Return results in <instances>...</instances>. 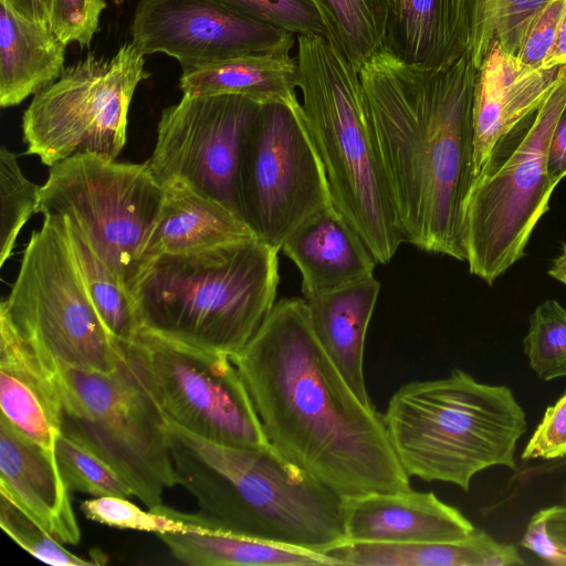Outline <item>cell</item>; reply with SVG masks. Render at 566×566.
<instances>
[{"instance_id": "34", "label": "cell", "mask_w": 566, "mask_h": 566, "mask_svg": "<svg viewBox=\"0 0 566 566\" xmlns=\"http://www.w3.org/2000/svg\"><path fill=\"white\" fill-rule=\"evenodd\" d=\"M41 187L22 172L17 156L2 146L0 149V266L12 254L17 238L38 212Z\"/></svg>"}, {"instance_id": "41", "label": "cell", "mask_w": 566, "mask_h": 566, "mask_svg": "<svg viewBox=\"0 0 566 566\" xmlns=\"http://www.w3.org/2000/svg\"><path fill=\"white\" fill-rule=\"evenodd\" d=\"M547 172L555 186L566 176V103L557 118L549 140Z\"/></svg>"}, {"instance_id": "13", "label": "cell", "mask_w": 566, "mask_h": 566, "mask_svg": "<svg viewBox=\"0 0 566 566\" xmlns=\"http://www.w3.org/2000/svg\"><path fill=\"white\" fill-rule=\"evenodd\" d=\"M122 346L169 421L220 444H271L231 356L146 329Z\"/></svg>"}, {"instance_id": "40", "label": "cell", "mask_w": 566, "mask_h": 566, "mask_svg": "<svg viewBox=\"0 0 566 566\" xmlns=\"http://www.w3.org/2000/svg\"><path fill=\"white\" fill-rule=\"evenodd\" d=\"M566 455V392L549 406L525 446L522 459L553 460Z\"/></svg>"}, {"instance_id": "12", "label": "cell", "mask_w": 566, "mask_h": 566, "mask_svg": "<svg viewBox=\"0 0 566 566\" xmlns=\"http://www.w3.org/2000/svg\"><path fill=\"white\" fill-rule=\"evenodd\" d=\"M238 190L244 222L279 250L303 220L333 205L298 101L261 104L242 140Z\"/></svg>"}, {"instance_id": "45", "label": "cell", "mask_w": 566, "mask_h": 566, "mask_svg": "<svg viewBox=\"0 0 566 566\" xmlns=\"http://www.w3.org/2000/svg\"><path fill=\"white\" fill-rule=\"evenodd\" d=\"M126 0H114V2L117 4V6H120L125 2Z\"/></svg>"}, {"instance_id": "36", "label": "cell", "mask_w": 566, "mask_h": 566, "mask_svg": "<svg viewBox=\"0 0 566 566\" xmlns=\"http://www.w3.org/2000/svg\"><path fill=\"white\" fill-rule=\"evenodd\" d=\"M235 12L294 35H323L326 30L311 0H218Z\"/></svg>"}, {"instance_id": "2", "label": "cell", "mask_w": 566, "mask_h": 566, "mask_svg": "<svg viewBox=\"0 0 566 566\" xmlns=\"http://www.w3.org/2000/svg\"><path fill=\"white\" fill-rule=\"evenodd\" d=\"M374 142L405 241L465 261L464 206L474 180L470 52L444 69L384 49L359 69Z\"/></svg>"}, {"instance_id": "26", "label": "cell", "mask_w": 566, "mask_h": 566, "mask_svg": "<svg viewBox=\"0 0 566 566\" xmlns=\"http://www.w3.org/2000/svg\"><path fill=\"white\" fill-rule=\"evenodd\" d=\"M291 51L251 53L182 72L185 95H241L259 103L296 102V57Z\"/></svg>"}, {"instance_id": "6", "label": "cell", "mask_w": 566, "mask_h": 566, "mask_svg": "<svg viewBox=\"0 0 566 566\" xmlns=\"http://www.w3.org/2000/svg\"><path fill=\"white\" fill-rule=\"evenodd\" d=\"M297 88L335 209L378 263L405 237L377 155L358 70L323 35L297 36Z\"/></svg>"}, {"instance_id": "19", "label": "cell", "mask_w": 566, "mask_h": 566, "mask_svg": "<svg viewBox=\"0 0 566 566\" xmlns=\"http://www.w3.org/2000/svg\"><path fill=\"white\" fill-rule=\"evenodd\" d=\"M54 450L34 442L0 417V495L62 544L76 545L81 531Z\"/></svg>"}, {"instance_id": "9", "label": "cell", "mask_w": 566, "mask_h": 566, "mask_svg": "<svg viewBox=\"0 0 566 566\" xmlns=\"http://www.w3.org/2000/svg\"><path fill=\"white\" fill-rule=\"evenodd\" d=\"M164 199L165 188L147 163L80 153L50 167L38 212L65 219L133 296L150 263L149 242Z\"/></svg>"}, {"instance_id": "37", "label": "cell", "mask_w": 566, "mask_h": 566, "mask_svg": "<svg viewBox=\"0 0 566 566\" xmlns=\"http://www.w3.org/2000/svg\"><path fill=\"white\" fill-rule=\"evenodd\" d=\"M520 544L546 564L566 566V505H553L536 512Z\"/></svg>"}, {"instance_id": "5", "label": "cell", "mask_w": 566, "mask_h": 566, "mask_svg": "<svg viewBox=\"0 0 566 566\" xmlns=\"http://www.w3.org/2000/svg\"><path fill=\"white\" fill-rule=\"evenodd\" d=\"M382 420L406 473L469 491L475 474L492 467L515 469L526 415L512 390L453 369L415 380L391 396Z\"/></svg>"}, {"instance_id": "14", "label": "cell", "mask_w": 566, "mask_h": 566, "mask_svg": "<svg viewBox=\"0 0 566 566\" xmlns=\"http://www.w3.org/2000/svg\"><path fill=\"white\" fill-rule=\"evenodd\" d=\"M261 104L241 95L184 94L158 122L156 145L146 161L156 181L163 187L182 181L242 219L240 151Z\"/></svg>"}, {"instance_id": "42", "label": "cell", "mask_w": 566, "mask_h": 566, "mask_svg": "<svg viewBox=\"0 0 566 566\" xmlns=\"http://www.w3.org/2000/svg\"><path fill=\"white\" fill-rule=\"evenodd\" d=\"M22 15L49 23L51 0H6Z\"/></svg>"}, {"instance_id": "28", "label": "cell", "mask_w": 566, "mask_h": 566, "mask_svg": "<svg viewBox=\"0 0 566 566\" xmlns=\"http://www.w3.org/2000/svg\"><path fill=\"white\" fill-rule=\"evenodd\" d=\"M326 39L358 70L384 49L389 0H311Z\"/></svg>"}, {"instance_id": "1", "label": "cell", "mask_w": 566, "mask_h": 566, "mask_svg": "<svg viewBox=\"0 0 566 566\" xmlns=\"http://www.w3.org/2000/svg\"><path fill=\"white\" fill-rule=\"evenodd\" d=\"M270 443L339 496L410 490L382 413L365 406L318 343L306 301L283 298L231 357Z\"/></svg>"}, {"instance_id": "17", "label": "cell", "mask_w": 566, "mask_h": 566, "mask_svg": "<svg viewBox=\"0 0 566 566\" xmlns=\"http://www.w3.org/2000/svg\"><path fill=\"white\" fill-rule=\"evenodd\" d=\"M566 73V66L534 69L492 42L476 69L473 124L474 177L497 139L538 108Z\"/></svg>"}, {"instance_id": "21", "label": "cell", "mask_w": 566, "mask_h": 566, "mask_svg": "<svg viewBox=\"0 0 566 566\" xmlns=\"http://www.w3.org/2000/svg\"><path fill=\"white\" fill-rule=\"evenodd\" d=\"M384 50L410 65H452L470 52L465 1L389 0Z\"/></svg>"}, {"instance_id": "38", "label": "cell", "mask_w": 566, "mask_h": 566, "mask_svg": "<svg viewBox=\"0 0 566 566\" xmlns=\"http://www.w3.org/2000/svg\"><path fill=\"white\" fill-rule=\"evenodd\" d=\"M106 6L104 0H51L49 25L65 45L88 46Z\"/></svg>"}, {"instance_id": "24", "label": "cell", "mask_w": 566, "mask_h": 566, "mask_svg": "<svg viewBox=\"0 0 566 566\" xmlns=\"http://www.w3.org/2000/svg\"><path fill=\"white\" fill-rule=\"evenodd\" d=\"M335 565L355 566H521L517 548L480 528L449 542H343L324 552Z\"/></svg>"}, {"instance_id": "15", "label": "cell", "mask_w": 566, "mask_h": 566, "mask_svg": "<svg viewBox=\"0 0 566 566\" xmlns=\"http://www.w3.org/2000/svg\"><path fill=\"white\" fill-rule=\"evenodd\" d=\"M130 33L144 55L172 56L182 72L244 54L291 51L294 44V34L218 0H139Z\"/></svg>"}, {"instance_id": "22", "label": "cell", "mask_w": 566, "mask_h": 566, "mask_svg": "<svg viewBox=\"0 0 566 566\" xmlns=\"http://www.w3.org/2000/svg\"><path fill=\"white\" fill-rule=\"evenodd\" d=\"M375 276L306 298L310 322L322 348L345 381L368 407L364 349L368 325L378 298Z\"/></svg>"}, {"instance_id": "30", "label": "cell", "mask_w": 566, "mask_h": 566, "mask_svg": "<svg viewBox=\"0 0 566 566\" xmlns=\"http://www.w3.org/2000/svg\"><path fill=\"white\" fill-rule=\"evenodd\" d=\"M470 54L478 69L492 42L516 56L535 17L552 0H464Z\"/></svg>"}, {"instance_id": "27", "label": "cell", "mask_w": 566, "mask_h": 566, "mask_svg": "<svg viewBox=\"0 0 566 566\" xmlns=\"http://www.w3.org/2000/svg\"><path fill=\"white\" fill-rule=\"evenodd\" d=\"M157 536L175 559L191 566H335L325 554L259 542L211 527Z\"/></svg>"}, {"instance_id": "18", "label": "cell", "mask_w": 566, "mask_h": 566, "mask_svg": "<svg viewBox=\"0 0 566 566\" xmlns=\"http://www.w3.org/2000/svg\"><path fill=\"white\" fill-rule=\"evenodd\" d=\"M345 542H449L475 527L433 492L412 489L342 497Z\"/></svg>"}, {"instance_id": "11", "label": "cell", "mask_w": 566, "mask_h": 566, "mask_svg": "<svg viewBox=\"0 0 566 566\" xmlns=\"http://www.w3.org/2000/svg\"><path fill=\"white\" fill-rule=\"evenodd\" d=\"M132 43L112 57L88 53L32 98L22 117L28 154L51 167L73 155L116 160L126 143L127 116L137 85L149 77Z\"/></svg>"}, {"instance_id": "35", "label": "cell", "mask_w": 566, "mask_h": 566, "mask_svg": "<svg viewBox=\"0 0 566 566\" xmlns=\"http://www.w3.org/2000/svg\"><path fill=\"white\" fill-rule=\"evenodd\" d=\"M0 526L19 546L43 563L54 566L98 564L64 548L44 527L3 495H0Z\"/></svg>"}, {"instance_id": "44", "label": "cell", "mask_w": 566, "mask_h": 566, "mask_svg": "<svg viewBox=\"0 0 566 566\" xmlns=\"http://www.w3.org/2000/svg\"><path fill=\"white\" fill-rule=\"evenodd\" d=\"M548 274L566 285V243L562 245L559 255L553 260Z\"/></svg>"}, {"instance_id": "25", "label": "cell", "mask_w": 566, "mask_h": 566, "mask_svg": "<svg viewBox=\"0 0 566 566\" xmlns=\"http://www.w3.org/2000/svg\"><path fill=\"white\" fill-rule=\"evenodd\" d=\"M164 188V203L149 242L150 262L160 254L187 253L254 235L241 218L187 184L174 181Z\"/></svg>"}, {"instance_id": "29", "label": "cell", "mask_w": 566, "mask_h": 566, "mask_svg": "<svg viewBox=\"0 0 566 566\" xmlns=\"http://www.w3.org/2000/svg\"><path fill=\"white\" fill-rule=\"evenodd\" d=\"M64 221L82 280L98 315L119 345H129L143 329L133 296L119 284L85 238Z\"/></svg>"}, {"instance_id": "23", "label": "cell", "mask_w": 566, "mask_h": 566, "mask_svg": "<svg viewBox=\"0 0 566 566\" xmlns=\"http://www.w3.org/2000/svg\"><path fill=\"white\" fill-rule=\"evenodd\" d=\"M66 45L49 23L31 20L0 0V105L22 103L64 72Z\"/></svg>"}, {"instance_id": "39", "label": "cell", "mask_w": 566, "mask_h": 566, "mask_svg": "<svg viewBox=\"0 0 566 566\" xmlns=\"http://www.w3.org/2000/svg\"><path fill=\"white\" fill-rule=\"evenodd\" d=\"M565 10L566 0H552L535 17L516 54L522 63L534 69H542L554 45Z\"/></svg>"}, {"instance_id": "8", "label": "cell", "mask_w": 566, "mask_h": 566, "mask_svg": "<svg viewBox=\"0 0 566 566\" xmlns=\"http://www.w3.org/2000/svg\"><path fill=\"white\" fill-rule=\"evenodd\" d=\"M59 364V363H57ZM61 431L102 458L147 510L178 484L168 419L125 354L111 373L59 364Z\"/></svg>"}, {"instance_id": "43", "label": "cell", "mask_w": 566, "mask_h": 566, "mask_svg": "<svg viewBox=\"0 0 566 566\" xmlns=\"http://www.w3.org/2000/svg\"><path fill=\"white\" fill-rule=\"evenodd\" d=\"M566 66V10L563 14L554 45L548 53L543 69Z\"/></svg>"}, {"instance_id": "10", "label": "cell", "mask_w": 566, "mask_h": 566, "mask_svg": "<svg viewBox=\"0 0 566 566\" xmlns=\"http://www.w3.org/2000/svg\"><path fill=\"white\" fill-rule=\"evenodd\" d=\"M17 332L63 366L111 373L123 346L111 335L82 280L61 217L44 218L27 244L10 294L1 302Z\"/></svg>"}, {"instance_id": "32", "label": "cell", "mask_w": 566, "mask_h": 566, "mask_svg": "<svg viewBox=\"0 0 566 566\" xmlns=\"http://www.w3.org/2000/svg\"><path fill=\"white\" fill-rule=\"evenodd\" d=\"M54 455L67 490L98 496H134L123 479L93 450L73 436L61 431Z\"/></svg>"}, {"instance_id": "4", "label": "cell", "mask_w": 566, "mask_h": 566, "mask_svg": "<svg viewBox=\"0 0 566 566\" xmlns=\"http://www.w3.org/2000/svg\"><path fill=\"white\" fill-rule=\"evenodd\" d=\"M279 251L253 235L156 256L133 292L143 329L238 355L275 304Z\"/></svg>"}, {"instance_id": "20", "label": "cell", "mask_w": 566, "mask_h": 566, "mask_svg": "<svg viewBox=\"0 0 566 566\" xmlns=\"http://www.w3.org/2000/svg\"><path fill=\"white\" fill-rule=\"evenodd\" d=\"M281 249L302 274L305 300L371 277L378 263L334 205L303 220Z\"/></svg>"}, {"instance_id": "33", "label": "cell", "mask_w": 566, "mask_h": 566, "mask_svg": "<svg viewBox=\"0 0 566 566\" xmlns=\"http://www.w3.org/2000/svg\"><path fill=\"white\" fill-rule=\"evenodd\" d=\"M522 344L528 366L539 379L566 377V308L553 298L537 305Z\"/></svg>"}, {"instance_id": "3", "label": "cell", "mask_w": 566, "mask_h": 566, "mask_svg": "<svg viewBox=\"0 0 566 566\" xmlns=\"http://www.w3.org/2000/svg\"><path fill=\"white\" fill-rule=\"evenodd\" d=\"M167 429L178 484L219 530L321 554L345 542L342 496L272 444H220L169 420Z\"/></svg>"}, {"instance_id": "16", "label": "cell", "mask_w": 566, "mask_h": 566, "mask_svg": "<svg viewBox=\"0 0 566 566\" xmlns=\"http://www.w3.org/2000/svg\"><path fill=\"white\" fill-rule=\"evenodd\" d=\"M1 415L24 436L54 450L63 401L59 364L20 335L0 313Z\"/></svg>"}, {"instance_id": "7", "label": "cell", "mask_w": 566, "mask_h": 566, "mask_svg": "<svg viewBox=\"0 0 566 566\" xmlns=\"http://www.w3.org/2000/svg\"><path fill=\"white\" fill-rule=\"evenodd\" d=\"M566 103V73L548 98L493 146L469 191L463 219L465 261L488 284L524 256L530 237L549 208L555 185L547 151Z\"/></svg>"}, {"instance_id": "31", "label": "cell", "mask_w": 566, "mask_h": 566, "mask_svg": "<svg viewBox=\"0 0 566 566\" xmlns=\"http://www.w3.org/2000/svg\"><path fill=\"white\" fill-rule=\"evenodd\" d=\"M81 511L86 518L103 525L156 535L209 527L200 513H181L164 504L144 511L127 499L117 496L85 500L81 504Z\"/></svg>"}]
</instances>
